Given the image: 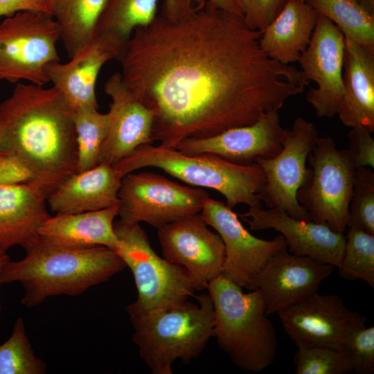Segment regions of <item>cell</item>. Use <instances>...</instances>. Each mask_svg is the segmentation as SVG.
Wrapping results in <instances>:
<instances>
[{"label": "cell", "mask_w": 374, "mask_h": 374, "mask_svg": "<svg viewBox=\"0 0 374 374\" xmlns=\"http://www.w3.org/2000/svg\"><path fill=\"white\" fill-rule=\"evenodd\" d=\"M261 33L207 1L182 19L158 14L136 27L118 60L123 83L153 113V141L175 148L251 125L301 93L309 82L262 51Z\"/></svg>", "instance_id": "6da1fadb"}, {"label": "cell", "mask_w": 374, "mask_h": 374, "mask_svg": "<svg viewBox=\"0 0 374 374\" xmlns=\"http://www.w3.org/2000/svg\"><path fill=\"white\" fill-rule=\"evenodd\" d=\"M0 131L1 152L26 166L47 197L76 172L73 108L55 87L18 83L0 103Z\"/></svg>", "instance_id": "7a4b0ae2"}, {"label": "cell", "mask_w": 374, "mask_h": 374, "mask_svg": "<svg viewBox=\"0 0 374 374\" xmlns=\"http://www.w3.org/2000/svg\"><path fill=\"white\" fill-rule=\"evenodd\" d=\"M26 256L10 260L0 273V285L19 282L25 292L21 303L33 308L50 296H75L122 271L126 265L104 246L69 249L37 238L24 248Z\"/></svg>", "instance_id": "3957f363"}, {"label": "cell", "mask_w": 374, "mask_h": 374, "mask_svg": "<svg viewBox=\"0 0 374 374\" xmlns=\"http://www.w3.org/2000/svg\"><path fill=\"white\" fill-rule=\"evenodd\" d=\"M122 178L144 168H156L189 186L207 188L222 194L226 205L261 208L258 195L265 184L262 169L256 163L240 165L215 154H186L176 148L145 144L113 165Z\"/></svg>", "instance_id": "277c9868"}, {"label": "cell", "mask_w": 374, "mask_h": 374, "mask_svg": "<svg viewBox=\"0 0 374 374\" xmlns=\"http://www.w3.org/2000/svg\"><path fill=\"white\" fill-rule=\"evenodd\" d=\"M206 289L214 308L213 337L221 350L247 371L260 372L271 365L277 337L262 292L258 289L244 292L222 274L212 279Z\"/></svg>", "instance_id": "5b68a950"}, {"label": "cell", "mask_w": 374, "mask_h": 374, "mask_svg": "<svg viewBox=\"0 0 374 374\" xmlns=\"http://www.w3.org/2000/svg\"><path fill=\"white\" fill-rule=\"evenodd\" d=\"M166 310L130 319L133 341L152 374H172L173 363L188 364L214 335L215 312L209 294Z\"/></svg>", "instance_id": "8992f818"}, {"label": "cell", "mask_w": 374, "mask_h": 374, "mask_svg": "<svg viewBox=\"0 0 374 374\" xmlns=\"http://www.w3.org/2000/svg\"><path fill=\"white\" fill-rule=\"evenodd\" d=\"M115 252L132 273L136 299L127 306L130 319L179 305L194 296L197 285L182 266L160 257L139 223L118 220Z\"/></svg>", "instance_id": "52a82bcc"}, {"label": "cell", "mask_w": 374, "mask_h": 374, "mask_svg": "<svg viewBox=\"0 0 374 374\" xmlns=\"http://www.w3.org/2000/svg\"><path fill=\"white\" fill-rule=\"evenodd\" d=\"M310 175L296 193L312 221L344 233L357 167L347 150H338L334 139L318 137L308 160Z\"/></svg>", "instance_id": "ba28073f"}, {"label": "cell", "mask_w": 374, "mask_h": 374, "mask_svg": "<svg viewBox=\"0 0 374 374\" xmlns=\"http://www.w3.org/2000/svg\"><path fill=\"white\" fill-rule=\"evenodd\" d=\"M59 40V26L50 15L23 11L7 16L0 23V80L48 82L46 67L60 60Z\"/></svg>", "instance_id": "9c48e42d"}, {"label": "cell", "mask_w": 374, "mask_h": 374, "mask_svg": "<svg viewBox=\"0 0 374 374\" xmlns=\"http://www.w3.org/2000/svg\"><path fill=\"white\" fill-rule=\"evenodd\" d=\"M210 197L203 188L183 186L148 171L125 175L118 191V215L127 223L145 222L157 229L198 214Z\"/></svg>", "instance_id": "30bf717a"}, {"label": "cell", "mask_w": 374, "mask_h": 374, "mask_svg": "<svg viewBox=\"0 0 374 374\" xmlns=\"http://www.w3.org/2000/svg\"><path fill=\"white\" fill-rule=\"evenodd\" d=\"M318 137L314 123L299 116L290 129H284L280 152L256 161L265 176V186L258 195L261 203L296 219L311 220L308 212L297 201L296 193L309 179L310 168L306 166V161Z\"/></svg>", "instance_id": "8fae6325"}, {"label": "cell", "mask_w": 374, "mask_h": 374, "mask_svg": "<svg viewBox=\"0 0 374 374\" xmlns=\"http://www.w3.org/2000/svg\"><path fill=\"white\" fill-rule=\"evenodd\" d=\"M278 314L285 331L296 345L346 350L352 334L366 323L365 317L347 308L339 296L317 292Z\"/></svg>", "instance_id": "7c38bea8"}, {"label": "cell", "mask_w": 374, "mask_h": 374, "mask_svg": "<svg viewBox=\"0 0 374 374\" xmlns=\"http://www.w3.org/2000/svg\"><path fill=\"white\" fill-rule=\"evenodd\" d=\"M199 214L223 242L222 274L242 288L252 290L253 280L262 267L274 254L287 247L282 235L270 240L253 235L231 208L210 197L204 200Z\"/></svg>", "instance_id": "4fadbf2b"}, {"label": "cell", "mask_w": 374, "mask_h": 374, "mask_svg": "<svg viewBox=\"0 0 374 374\" xmlns=\"http://www.w3.org/2000/svg\"><path fill=\"white\" fill-rule=\"evenodd\" d=\"M345 37L326 17L318 16L310 42L298 62L304 79L314 81L306 93L308 103L319 118L337 114L343 96Z\"/></svg>", "instance_id": "5bb4252c"}, {"label": "cell", "mask_w": 374, "mask_h": 374, "mask_svg": "<svg viewBox=\"0 0 374 374\" xmlns=\"http://www.w3.org/2000/svg\"><path fill=\"white\" fill-rule=\"evenodd\" d=\"M199 213L188 215L157 229L163 257L184 267L198 290L222 274L224 247L217 233L210 230Z\"/></svg>", "instance_id": "9a60e30c"}, {"label": "cell", "mask_w": 374, "mask_h": 374, "mask_svg": "<svg viewBox=\"0 0 374 374\" xmlns=\"http://www.w3.org/2000/svg\"><path fill=\"white\" fill-rule=\"evenodd\" d=\"M334 268L332 265L292 253L285 247L262 267L252 290L262 292L267 315L278 314L317 292Z\"/></svg>", "instance_id": "2e32d148"}, {"label": "cell", "mask_w": 374, "mask_h": 374, "mask_svg": "<svg viewBox=\"0 0 374 374\" xmlns=\"http://www.w3.org/2000/svg\"><path fill=\"white\" fill-rule=\"evenodd\" d=\"M283 133L278 112L274 111L251 125L232 127L210 137L184 139L175 148L186 154H212L234 163L249 165L278 154Z\"/></svg>", "instance_id": "e0dca14e"}, {"label": "cell", "mask_w": 374, "mask_h": 374, "mask_svg": "<svg viewBox=\"0 0 374 374\" xmlns=\"http://www.w3.org/2000/svg\"><path fill=\"white\" fill-rule=\"evenodd\" d=\"M104 90L112 99L108 112L110 123L99 152L98 163L114 165L137 148L153 143L154 115L126 88L121 73L115 72L109 77Z\"/></svg>", "instance_id": "ac0fdd59"}, {"label": "cell", "mask_w": 374, "mask_h": 374, "mask_svg": "<svg viewBox=\"0 0 374 374\" xmlns=\"http://www.w3.org/2000/svg\"><path fill=\"white\" fill-rule=\"evenodd\" d=\"M252 231L274 229L280 232L292 253L339 267L346 235L323 224L296 219L277 208L253 207L240 215Z\"/></svg>", "instance_id": "d6986e66"}, {"label": "cell", "mask_w": 374, "mask_h": 374, "mask_svg": "<svg viewBox=\"0 0 374 374\" xmlns=\"http://www.w3.org/2000/svg\"><path fill=\"white\" fill-rule=\"evenodd\" d=\"M125 44L111 34L96 32L69 62H53L46 66L49 82L73 109L83 105L98 109L95 87L99 72L107 62L118 59Z\"/></svg>", "instance_id": "ffe728a7"}, {"label": "cell", "mask_w": 374, "mask_h": 374, "mask_svg": "<svg viewBox=\"0 0 374 374\" xmlns=\"http://www.w3.org/2000/svg\"><path fill=\"white\" fill-rule=\"evenodd\" d=\"M121 177L113 165L98 163L65 178L48 195L47 202L55 213L98 211L119 204Z\"/></svg>", "instance_id": "44dd1931"}, {"label": "cell", "mask_w": 374, "mask_h": 374, "mask_svg": "<svg viewBox=\"0 0 374 374\" xmlns=\"http://www.w3.org/2000/svg\"><path fill=\"white\" fill-rule=\"evenodd\" d=\"M343 96L337 114L349 127L374 132V49L345 37Z\"/></svg>", "instance_id": "7402d4cb"}, {"label": "cell", "mask_w": 374, "mask_h": 374, "mask_svg": "<svg viewBox=\"0 0 374 374\" xmlns=\"http://www.w3.org/2000/svg\"><path fill=\"white\" fill-rule=\"evenodd\" d=\"M47 197L33 183L0 185V251L25 248L39 238V230L51 216Z\"/></svg>", "instance_id": "603a6c76"}, {"label": "cell", "mask_w": 374, "mask_h": 374, "mask_svg": "<svg viewBox=\"0 0 374 374\" xmlns=\"http://www.w3.org/2000/svg\"><path fill=\"white\" fill-rule=\"evenodd\" d=\"M119 205L77 213H56L50 216L39 230V238L55 247L85 249L104 246L116 251L118 241L114 220Z\"/></svg>", "instance_id": "cb8c5ba5"}, {"label": "cell", "mask_w": 374, "mask_h": 374, "mask_svg": "<svg viewBox=\"0 0 374 374\" xmlns=\"http://www.w3.org/2000/svg\"><path fill=\"white\" fill-rule=\"evenodd\" d=\"M318 16L307 1L288 0L262 32L259 39L261 49L281 64L298 62L310 42Z\"/></svg>", "instance_id": "d4e9b609"}, {"label": "cell", "mask_w": 374, "mask_h": 374, "mask_svg": "<svg viewBox=\"0 0 374 374\" xmlns=\"http://www.w3.org/2000/svg\"><path fill=\"white\" fill-rule=\"evenodd\" d=\"M206 0H109L96 32L111 34L125 44L134 30L148 26L158 14L170 20L186 18Z\"/></svg>", "instance_id": "484cf974"}, {"label": "cell", "mask_w": 374, "mask_h": 374, "mask_svg": "<svg viewBox=\"0 0 374 374\" xmlns=\"http://www.w3.org/2000/svg\"><path fill=\"white\" fill-rule=\"evenodd\" d=\"M109 0H53V17L71 58L94 36Z\"/></svg>", "instance_id": "4316f807"}, {"label": "cell", "mask_w": 374, "mask_h": 374, "mask_svg": "<svg viewBox=\"0 0 374 374\" xmlns=\"http://www.w3.org/2000/svg\"><path fill=\"white\" fill-rule=\"evenodd\" d=\"M342 32L346 38L374 49V14L357 0H307Z\"/></svg>", "instance_id": "83f0119b"}, {"label": "cell", "mask_w": 374, "mask_h": 374, "mask_svg": "<svg viewBox=\"0 0 374 374\" xmlns=\"http://www.w3.org/2000/svg\"><path fill=\"white\" fill-rule=\"evenodd\" d=\"M73 122L76 132V172L93 168L98 164L100 148L107 136L109 113L103 114L98 108L83 105L73 109Z\"/></svg>", "instance_id": "f1b7e54d"}, {"label": "cell", "mask_w": 374, "mask_h": 374, "mask_svg": "<svg viewBox=\"0 0 374 374\" xmlns=\"http://www.w3.org/2000/svg\"><path fill=\"white\" fill-rule=\"evenodd\" d=\"M339 275L346 279H361L374 288V235L349 227Z\"/></svg>", "instance_id": "f546056e"}, {"label": "cell", "mask_w": 374, "mask_h": 374, "mask_svg": "<svg viewBox=\"0 0 374 374\" xmlns=\"http://www.w3.org/2000/svg\"><path fill=\"white\" fill-rule=\"evenodd\" d=\"M46 365L34 353L23 319L15 321L10 337L0 345V374H44Z\"/></svg>", "instance_id": "4dcf8cb0"}, {"label": "cell", "mask_w": 374, "mask_h": 374, "mask_svg": "<svg viewBox=\"0 0 374 374\" xmlns=\"http://www.w3.org/2000/svg\"><path fill=\"white\" fill-rule=\"evenodd\" d=\"M294 357L296 374H349L353 373L346 350L298 344Z\"/></svg>", "instance_id": "1f68e13d"}, {"label": "cell", "mask_w": 374, "mask_h": 374, "mask_svg": "<svg viewBox=\"0 0 374 374\" xmlns=\"http://www.w3.org/2000/svg\"><path fill=\"white\" fill-rule=\"evenodd\" d=\"M348 226L374 235V172L372 168H357Z\"/></svg>", "instance_id": "d6a6232c"}, {"label": "cell", "mask_w": 374, "mask_h": 374, "mask_svg": "<svg viewBox=\"0 0 374 374\" xmlns=\"http://www.w3.org/2000/svg\"><path fill=\"white\" fill-rule=\"evenodd\" d=\"M347 350L349 352L355 374L374 372V327L357 329L350 336Z\"/></svg>", "instance_id": "836d02e7"}, {"label": "cell", "mask_w": 374, "mask_h": 374, "mask_svg": "<svg viewBox=\"0 0 374 374\" xmlns=\"http://www.w3.org/2000/svg\"><path fill=\"white\" fill-rule=\"evenodd\" d=\"M288 0H249L243 18L253 30L262 32L276 18Z\"/></svg>", "instance_id": "e575fe53"}, {"label": "cell", "mask_w": 374, "mask_h": 374, "mask_svg": "<svg viewBox=\"0 0 374 374\" xmlns=\"http://www.w3.org/2000/svg\"><path fill=\"white\" fill-rule=\"evenodd\" d=\"M348 149L356 167L374 168V139L363 127H352L348 134Z\"/></svg>", "instance_id": "d590c367"}, {"label": "cell", "mask_w": 374, "mask_h": 374, "mask_svg": "<svg viewBox=\"0 0 374 374\" xmlns=\"http://www.w3.org/2000/svg\"><path fill=\"white\" fill-rule=\"evenodd\" d=\"M28 168L15 157L0 152V185L14 186L33 183Z\"/></svg>", "instance_id": "8d00e7d4"}, {"label": "cell", "mask_w": 374, "mask_h": 374, "mask_svg": "<svg viewBox=\"0 0 374 374\" xmlns=\"http://www.w3.org/2000/svg\"><path fill=\"white\" fill-rule=\"evenodd\" d=\"M53 10V0H0V17L23 11L43 12L52 16Z\"/></svg>", "instance_id": "74e56055"}, {"label": "cell", "mask_w": 374, "mask_h": 374, "mask_svg": "<svg viewBox=\"0 0 374 374\" xmlns=\"http://www.w3.org/2000/svg\"><path fill=\"white\" fill-rule=\"evenodd\" d=\"M206 1L220 9L243 16L237 0H206Z\"/></svg>", "instance_id": "f35d334b"}, {"label": "cell", "mask_w": 374, "mask_h": 374, "mask_svg": "<svg viewBox=\"0 0 374 374\" xmlns=\"http://www.w3.org/2000/svg\"><path fill=\"white\" fill-rule=\"evenodd\" d=\"M10 260V256L6 251H0V273L5 265ZM1 312V306L0 304V316Z\"/></svg>", "instance_id": "ab89813d"}, {"label": "cell", "mask_w": 374, "mask_h": 374, "mask_svg": "<svg viewBox=\"0 0 374 374\" xmlns=\"http://www.w3.org/2000/svg\"><path fill=\"white\" fill-rule=\"evenodd\" d=\"M249 0H237L242 12L244 15V12L247 7L248 3Z\"/></svg>", "instance_id": "60d3db41"}, {"label": "cell", "mask_w": 374, "mask_h": 374, "mask_svg": "<svg viewBox=\"0 0 374 374\" xmlns=\"http://www.w3.org/2000/svg\"><path fill=\"white\" fill-rule=\"evenodd\" d=\"M0 152H1V134L0 131Z\"/></svg>", "instance_id": "b9f144b4"}, {"label": "cell", "mask_w": 374, "mask_h": 374, "mask_svg": "<svg viewBox=\"0 0 374 374\" xmlns=\"http://www.w3.org/2000/svg\"><path fill=\"white\" fill-rule=\"evenodd\" d=\"M299 1H306L307 0H299Z\"/></svg>", "instance_id": "7bdbcfd3"}, {"label": "cell", "mask_w": 374, "mask_h": 374, "mask_svg": "<svg viewBox=\"0 0 374 374\" xmlns=\"http://www.w3.org/2000/svg\"><path fill=\"white\" fill-rule=\"evenodd\" d=\"M357 1H359V0H357Z\"/></svg>", "instance_id": "ee69618b"}]
</instances>
